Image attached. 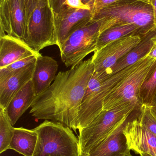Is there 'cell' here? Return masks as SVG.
<instances>
[{
	"instance_id": "7a4b0ae2",
	"label": "cell",
	"mask_w": 156,
	"mask_h": 156,
	"mask_svg": "<svg viewBox=\"0 0 156 156\" xmlns=\"http://www.w3.org/2000/svg\"><path fill=\"white\" fill-rule=\"evenodd\" d=\"M92 20L100 24V34L113 27L136 25L144 38L155 31L154 11L151 4L139 0H121L94 13Z\"/></svg>"
},
{
	"instance_id": "603a6c76",
	"label": "cell",
	"mask_w": 156,
	"mask_h": 156,
	"mask_svg": "<svg viewBox=\"0 0 156 156\" xmlns=\"http://www.w3.org/2000/svg\"><path fill=\"white\" fill-rule=\"evenodd\" d=\"M137 118L141 125L156 136V119L147 105L141 104Z\"/></svg>"
},
{
	"instance_id": "ac0fdd59",
	"label": "cell",
	"mask_w": 156,
	"mask_h": 156,
	"mask_svg": "<svg viewBox=\"0 0 156 156\" xmlns=\"http://www.w3.org/2000/svg\"><path fill=\"white\" fill-rule=\"evenodd\" d=\"M154 32L143 38L142 41L136 46L119 59L113 66L105 71L109 75H113L127 67L134 65L147 55L153 46L151 37Z\"/></svg>"
},
{
	"instance_id": "74e56055",
	"label": "cell",
	"mask_w": 156,
	"mask_h": 156,
	"mask_svg": "<svg viewBox=\"0 0 156 156\" xmlns=\"http://www.w3.org/2000/svg\"><path fill=\"white\" fill-rule=\"evenodd\" d=\"M155 32H156V29H155Z\"/></svg>"
},
{
	"instance_id": "2e32d148",
	"label": "cell",
	"mask_w": 156,
	"mask_h": 156,
	"mask_svg": "<svg viewBox=\"0 0 156 156\" xmlns=\"http://www.w3.org/2000/svg\"><path fill=\"white\" fill-rule=\"evenodd\" d=\"M58 69V64L54 58L41 54L37 56L31 79L36 96L43 93L50 86L56 76Z\"/></svg>"
},
{
	"instance_id": "277c9868",
	"label": "cell",
	"mask_w": 156,
	"mask_h": 156,
	"mask_svg": "<svg viewBox=\"0 0 156 156\" xmlns=\"http://www.w3.org/2000/svg\"><path fill=\"white\" fill-rule=\"evenodd\" d=\"M34 129L38 137L32 156H80L78 139L68 126L45 120Z\"/></svg>"
},
{
	"instance_id": "3957f363",
	"label": "cell",
	"mask_w": 156,
	"mask_h": 156,
	"mask_svg": "<svg viewBox=\"0 0 156 156\" xmlns=\"http://www.w3.org/2000/svg\"><path fill=\"white\" fill-rule=\"evenodd\" d=\"M135 64L113 74L94 71L82 98L77 121V130L86 127L103 112V102Z\"/></svg>"
},
{
	"instance_id": "8992f818",
	"label": "cell",
	"mask_w": 156,
	"mask_h": 156,
	"mask_svg": "<svg viewBox=\"0 0 156 156\" xmlns=\"http://www.w3.org/2000/svg\"><path fill=\"white\" fill-rule=\"evenodd\" d=\"M23 39L38 53L47 47L57 45L55 14L48 0H39L26 22Z\"/></svg>"
},
{
	"instance_id": "d6986e66",
	"label": "cell",
	"mask_w": 156,
	"mask_h": 156,
	"mask_svg": "<svg viewBox=\"0 0 156 156\" xmlns=\"http://www.w3.org/2000/svg\"><path fill=\"white\" fill-rule=\"evenodd\" d=\"M38 133L34 129L14 127L9 149H12L24 156H32L37 142Z\"/></svg>"
},
{
	"instance_id": "1f68e13d",
	"label": "cell",
	"mask_w": 156,
	"mask_h": 156,
	"mask_svg": "<svg viewBox=\"0 0 156 156\" xmlns=\"http://www.w3.org/2000/svg\"><path fill=\"white\" fill-rule=\"evenodd\" d=\"M82 2L84 4L90 7L92 10L94 5V0H82Z\"/></svg>"
},
{
	"instance_id": "5bb4252c",
	"label": "cell",
	"mask_w": 156,
	"mask_h": 156,
	"mask_svg": "<svg viewBox=\"0 0 156 156\" xmlns=\"http://www.w3.org/2000/svg\"><path fill=\"white\" fill-rule=\"evenodd\" d=\"M40 55L23 39L8 34L0 37V69L28 57Z\"/></svg>"
},
{
	"instance_id": "8d00e7d4",
	"label": "cell",
	"mask_w": 156,
	"mask_h": 156,
	"mask_svg": "<svg viewBox=\"0 0 156 156\" xmlns=\"http://www.w3.org/2000/svg\"><path fill=\"white\" fill-rule=\"evenodd\" d=\"M154 102L156 103V98H155V101H154Z\"/></svg>"
},
{
	"instance_id": "e0dca14e",
	"label": "cell",
	"mask_w": 156,
	"mask_h": 156,
	"mask_svg": "<svg viewBox=\"0 0 156 156\" xmlns=\"http://www.w3.org/2000/svg\"><path fill=\"white\" fill-rule=\"evenodd\" d=\"M35 97L31 80L15 94L5 109L12 125H14L25 112L31 107Z\"/></svg>"
},
{
	"instance_id": "836d02e7",
	"label": "cell",
	"mask_w": 156,
	"mask_h": 156,
	"mask_svg": "<svg viewBox=\"0 0 156 156\" xmlns=\"http://www.w3.org/2000/svg\"><path fill=\"white\" fill-rule=\"evenodd\" d=\"M139 1H143V2H146L149 3H150L151 0H139Z\"/></svg>"
},
{
	"instance_id": "cb8c5ba5",
	"label": "cell",
	"mask_w": 156,
	"mask_h": 156,
	"mask_svg": "<svg viewBox=\"0 0 156 156\" xmlns=\"http://www.w3.org/2000/svg\"><path fill=\"white\" fill-rule=\"evenodd\" d=\"M37 56H31L14 62L13 64L0 69V82L3 81L13 75L18 69H21L36 60Z\"/></svg>"
},
{
	"instance_id": "9c48e42d",
	"label": "cell",
	"mask_w": 156,
	"mask_h": 156,
	"mask_svg": "<svg viewBox=\"0 0 156 156\" xmlns=\"http://www.w3.org/2000/svg\"><path fill=\"white\" fill-rule=\"evenodd\" d=\"M142 40L143 38L140 35H130L111 42L100 50L95 51L91 58L94 64V71L102 72L110 69Z\"/></svg>"
},
{
	"instance_id": "4316f807",
	"label": "cell",
	"mask_w": 156,
	"mask_h": 156,
	"mask_svg": "<svg viewBox=\"0 0 156 156\" xmlns=\"http://www.w3.org/2000/svg\"><path fill=\"white\" fill-rule=\"evenodd\" d=\"M26 10V22L35 8L39 0H24Z\"/></svg>"
},
{
	"instance_id": "44dd1931",
	"label": "cell",
	"mask_w": 156,
	"mask_h": 156,
	"mask_svg": "<svg viewBox=\"0 0 156 156\" xmlns=\"http://www.w3.org/2000/svg\"><path fill=\"white\" fill-rule=\"evenodd\" d=\"M156 97V60L140 88L138 97L140 105L152 104Z\"/></svg>"
},
{
	"instance_id": "52a82bcc",
	"label": "cell",
	"mask_w": 156,
	"mask_h": 156,
	"mask_svg": "<svg viewBox=\"0 0 156 156\" xmlns=\"http://www.w3.org/2000/svg\"><path fill=\"white\" fill-rule=\"evenodd\" d=\"M156 60L147 55L136 63L132 69L106 97L103 102V111H109L130 102L139 101L141 85Z\"/></svg>"
},
{
	"instance_id": "f546056e",
	"label": "cell",
	"mask_w": 156,
	"mask_h": 156,
	"mask_svg": "<svg viewBox=\"0 0 156 156\" xmlns=\"http://www.w3.org/2000/svg\"><path fill=\"white\" fill-rule=\"evenodd\" d=\"M150 3L152 5L154 11V19L155 27H156V0H151Z\"/></svg>"
},
{
	"instance_id": "f1b7e54d",
	"label": "cell",
	"mask_w": 156,
	"mask_h": 156,
	"mask_svg": "<svg viewBox=\"0 0 156 156\" xmlns=\"http://www.w3.org/2000/svg\"><path fill=\"white\" fill-rule=\"evenodd\" d=\"M151 40L153 42V46L151 51L147 55L151 58L156 59V33L155 31L152 35Z\"/></svg>"
},
{
	"instance_id": "83f0119b",
	"label": "cell",
	"mask_w": 156,
	"mask_h": 156,
	"mask_svg": "<svg viewBox=\"0 0 156 156\" xmlns=\"http://www.w3.org/2000/svg\"><path fill=\"white\" fill-rule=\"evenodd\" d=\"M65 1V0H48L49 5L54 14L57 13L64 8Z\"/></svg>"
},
{
	"instance_id": "4fadbf2b",
	"label": "cell",
	"mask_w": 156,
	"mask_h": 156,
	"mask_svg": "<svg viewBox=\"0 0 156 156\" xmlns=\"http://www.w3.org/2000/svg\"><path fill=\"white\" fill-rule=\"evenodd\" d=\"M124 122L108 136L91 149L90 156H125L130 152L124 129L129 120Z\"/></svg>"
},
{
	"instance_id": "d4e9b609",
	"label": "cell",
	"mask_w": 156,
	"mask_h": 156,
	"mask_svg": "<svg viewBox=\"0 0 156 156\" xmlns=\"http://www.w3.org/2000/svg\"><path fill=\"white\" fill-rule=\"evenodd\" d=\"M75 9H86L92 10L91 8L82 2V0H65L64 7Z\"/></svg>"
},
{
	"instance_id": "6da1fadb",
	"label": "cell",
	"mask_w": 156,
	"mask_h": 156,
	"mask_svg": "<svg viewBox=\"0 0 156 156\" xmlns=\"http://www.w3.org/2000/svg\"><path fill=\"white\" fill-rule=\"evenodd\" d=\"M94 71L91 58L60 72L46 90L35 97L29 113L38 119L60 122L76 132L81 104Z\"/></svg>"
},
{
	"instance_id": "e575fe53",
	"label": "cell",
	"mask_w": 156,
	"mask_h": 156,
	"mask_svg": "<svg viewBox=\"0 0 156 156\" xmlns=\"http://www.w3.org/2000/svg\"><path fill=\"white\" fill-rule=\"evenodd\" d=\"M125 156H133V155H132V154H131V153L130 152H129L128 154H127Z\"/></svg>"
},
{
	"instance_id": "8fae6325",
	"label": "cell",
	"mask_w": 156,
	"mask_h": 156,
	"mask_svg": "<svg viewBox=\"0 0 156 156\" xmlns=\"http://www.w3.org/2000/svg\"><path fill=\"white\" fill-rule=\"evenodd\" d=\"M92 10L75 9L65 7L55 14L57 43L60 48L67 38L75 31L87 25L92 20Z\"/></svg>"
},
{
	"instance_id": "5b68a950",
	"label": "cell",
	"mask_w": 156,
	"mask_h": 156,
	"mask_svg": "<svg viewBox=\"0 0 156 156\" xmlns=\"http://www.w3.org/2000/svg\"><path fill=\"white\" fill-rule=\"evenodd\" d=\"M138 106H140L139 102L134 101L103 111L87 126L79 130L80 156L89 154L92 147L128 120Z\"/></svg>"
},
{
	"instance_id": "7402d4cb",
	"label": "cell",
	"mask_w": 156,
	"mask_h": 156,
	"mask_svg": "<svg viewBox=\"0 0 156 156\" xmlns=\"http://www.w3.org/2000/svg\"><path fill=\"white\" fill-rule=\"evenodd\" d=\"M14 129L4 109L0 108V154L9 149Z\"/></svg>"
},
{
	"instance_id": "d590c367",
	"label": "cell",
	"mask_w": 156,
	"mask_h": 156,
	"mask_svg": "<svg viewBox=\"0 0 156 156\" xmlns=\"http://www.w3.org/2000/svg\"><path fill=\"white\" fill-rule=\"evenodd\" d=\"M80 156H90V155L89 154H85L82 155H81Z\"/></svg>"
},
{
	"instance_id": "d6a6232c",
	"label": "cell",
	"mask_w": 156,
	"mask_h": 156,
	"mask_svg": "<svg viewBox=\"0 0 156 156\" xmlns=\"http://www.w3.org/2000/svg\"><path fill=\"white\" fill-rule=\"evenodd\" d=\"M140 156H152L146 154H140Z\"/></svg>"
},
{
	"instance_id": "484cf974",
	"label": "cell",
	"mask_w": 156,
	"mask_h": 156,
	"mask_svg": "<svg viewBox=\"0 0 156 156\" xmlns=\"http://www.w3.org/2000/svg\"><path fill=\"white\" fill-rule=\"evenodd\" d=\"M121 0H94V5L92 11L93 15L102 8Z\"/></svg>"
},
{
	"instance_id": "4dcf8cb0",
	"label": "cell",
	"mask_w": 156,
	"mask_h": 156,
	"mask_svg": "<svg viewBox=\"0 0 156 156\" xmlns=\"http://www.w3.org/2000/svg\"><path fill=\"white\" fill-rule=\"evenodd\" d=\"M148 106L150 108L152 114L154 115L156 119V103H153L152 104L148 105Z\"/></svg>"
},
{
	"instance_id": "9a60e30c",
	"label": "cell",
	"mask_w": 156,
	"mask_h": 156,
	"mask_svg": "<svg viewBox=\"0 0 156 156\" xmlns=\"http://www.w3.org/2000/svg\"><path fill=\"white\" fill-rule=\"evenodd\" d=\"M36 62L16 70L7 79L0 82V108L5 110L15 94L31 80Z\"/></svg>"
},
{
	"instance_id": "ba28073f",
	"label": "cell",
	"mask_w": 156,
	"mask_h": 156,
	"mask_svg": "<svg viewBox=\"0 0 156 156\" xmlns=\"http://www.w3.org/2000/svg\"><path fill=\"white\" fill-rule=\"evenodd\" d=\"M100 34V24L92 20L72 33L60 48L61 61L67 67L74 66L96 50Z\"/></svg>"
},
{
	"instance_id": "ffe728a7",
	"label": "cell",
	"mask_w": 156,
	"mask_h": 156,
	"mask_svg": "<svg viewBox=\"0 0 156 156\" xmlns=\"http://www.w3.org/2000/svg\"><path fill=\"white\" fill-rule=\"evenodd\" d=\"M132 34L140 35L143 38L141 28L133 24L113 27L108 28L100 34L95 51L100 50L111 42Z\"/></svg>"
},
{
	"instance_id": "7c38bea8",
	"label": "cell",
	"mask_w": 156,
	"mask_h": 156,
	"mask_svg": "<svg viewBox=\"0 0 156 156\" xmlns=\"http://www.w3.org/2000/svg\"><path fill=\"white\" fill-rule=\"evenodd\" d=\"M123 133L130 150L138 154L156 156V136L140 124L137 115L129 120Z\"/></svg>"
},
{
	"instance_id": "30bf717a",
	"label": "cell",
	"mask_w": 156,
	"mask_h": 156,
	"mask_svg": "<svg viewBox=\"0 0 156 156\" xmlns=\"http://www.w3.org/2000/svg\"><path fill=\"white\" fill-rule=\"evenodd\" d=\"M25 23L24 0H0V37L6 33L23 39Z\"/></svg>"
}]
</instances>
